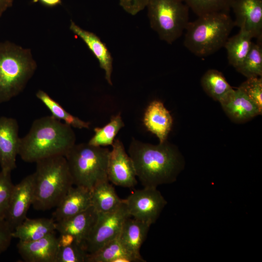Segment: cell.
<instances>
[{
	"mask_svg": "<svg viewBox=\"0 0 262 262\" xmlns=\"http://www.w3.org/2000/svg\"><path fill=\"white\" fill-rule=\"evenodd\" d=\"M14 0H0V17L9 8L12 6Z\"/></svg>",
	"mask_w": 262,
	"mask_h": 262,
	"instance_id": "36",
	"label": "cell"
},
{
	"mask_svg": "<svg viewBox=\"0 0 262 262\" xmlns=\"http://www.w3.org/2000/svg\"><path fill=\"white\" fill-rule=\"evenodd\" d=\"M231 9L235 15V26L262 40V0H233Z\"/></svg>",
	"mask_w": 262,
	"mask_h": 262,
	"instance_id": "13",
	"label": "cell"
},
{
	"mask_svg": "<svg viewBox=\"0 0 262 262\" xmlns=\"http://www.w3.org/2000/svg\"><path fill=\"white\" fill-rule=\"evenodd\" d=\"M128 154L144 187L157 188L174 182L183 166L179 151L166 141L154 145L132 138Z\"/></svg>",
	"mask_w": 262,
	"mask_h": 262,
	"instance_id": "1",
	"label": "cell"
},
{
	"mask_svg": "<svg viewBox=\"0 0 262 262\" xmlns=\"http://www.w3.org/2000/svg\"><path fill=\"white\" fill-rule=\"evenodd\" d=\"M125 126L120 113L111 116L109 122L104 126L95 128L94 135L88 143L97 147L112 146L119 131Z\"/></svg>",
	"mask_w": 262,
	"mask_h": 262,
	"instance_id": "27",
	"label": "cell"
},
{
	"mask_svg": "<svg viewBox=\"0 0 262 262\" xmlns=\"http://www.w3.org/2000/svg\"><path fill=\"white\" fill-rule=\"evenodd\" d=\"M32 206L37 211L56 207L74 185L66 157L54 156L36 162Z\"/></svg>",
	"mask_w": 262,
	"mask_h": 262,
	"instance_id": "3",
	"label": "cell"
},
{
	"mask_svg": "<svg viewBox=\"0 0 262 262\" xmlns=\"http://www.w3.org/2000/svg\"><path fill=\"white\" fill-rule=\"evenodd\" d=\"M36 98L39 99L49 109L55 118L63 121V122L71 127L82 129H89V122L84 121L78 117L69 113L58 102L52 98L49 94L42 90L36 93Z\"/></svg>",
	"mask_w": 262,
	"mask_h": 262,
	"instance_id": "25",
	"label": "cell"
},
{
	"mask_svg": "<svg viewBox=\"0 0 262 262\" xmlns=\"http://www.w3.org/2000/svg\"><path fill=\"white\" fill-rule=\"evenodd\" d=\"M72 127L52 115L35 119L28 132L20 139L18 155L27 163L46 158L65 156L76 144Z\"/></svg>",
	"mask_w": 262,
	"mask_h": 262,
	"instance_id": "2",
	"label": "cell"
},
{
	"mask_svg": "<svg viewBox=\"0 0 262 262\" xmlns=\"http://www.w3.org/2000/svg\"><path fill=\"white\" fill-rule=\"evenodd\" d=\"M252 42L250 49L241 64L236 68L246 78L262 77V40Z\"/></svg>",
	"mask_w": 262,
	"mask_h": 262,
	"instance_id": "28",
	"label": "cell"
},
{
	"mask_svg": "<svg viewBox=\"0 0 262 262\" xmlns=\"http://www.w3.org/2000/svg\"><path fill=\"white\" fill-rule=\"evenodd\" d=\"M87 254L82 246L75 243L59 247L55 262H86Z\"/></svg>",
	"mask_w": 262,
	"mask_h": 262,
	"instance_id": "32",
	"label": "cell"
},
{
	"mask_svg": "<svg viewBox=\"0 0 262 262\" xmlns=\"http://www.w3.org/2000/svg\"><path fill=\"white\" fill-rule=\"evenodd\" d=\"M36 68L30 49L9 41L0 42V104L22 92Z\"/></svg>",
	"mask_w": 262,
	"mask_h": 262,
	"instance_id": "4",
	"label": "cell"
},
{
	"mask_svg": "<svg viewBox=\"0 0 262 262\" xmlns=\"http://www.w3.org/2000/svg\"><path fill=\"white\" fill-rule=\"evenodd\" d=\"M110 150L107 176L114 184L126 188H132L137 183L133 162L125 150L123 143L115 139Z\"/></svg>",
	"mask_w": 262,
	"mask_h": 262,
	"instance_id": "10",
	"label": "cell"
},
{
	"mask_svg": "<svg viewBox=\"0 0 262 262\" xmlns=\"http://www.w3.org/2000/svg\"><path fill=\"white\" fill-rule=\"evenodd\" d=\"M143 122L147 130L155 134L159 143L162 144L166 141L171 130L173 118L164 104L160 100H154L146 108Z\"/></svg>",
	"mask_w": 262,
	"mask_h": 262,
	"instance_id": "19",
	"label": "cell"
},
{
	"mask_svg": "<svg viewBox=\"0 0 262 262\" xmlns=\"http://www.w3.org/2000/svg\"><path fill=\"white\" fill-rule=\"evenodd\" d=\"M34 195L33 173L14 185L5 220L13 231L27 217Z\"/></svg>",
	"mask_w": 262,
	"mask_h": 262,
	"instance_id": "11",
	"label": "cell"
},
{
	"mask_svg": "<svg viewBox=\"0 0 262 262\" xmlns=\"http://www.w3.org/2000/svg\"><path fill=\"white\" fill-rule=\"evenodd\" d=\"M130 216L124 202L113 212L98 213L95 223L84 243L86 252L93 253L116 238L125 221Z\"/></svg>",
	"mask_w": 262,
	"mask_h": 262,
	"instance_id": "8",
	"label": "cell"
},
{
	"mask_svg": "<svg viewBox=\"0 0 262 262\" xmlns=\"http://www.w3.org/2000/svg\"><path fill=\"white\" fill-rule=\"evenodd\" d=\"M92 206L91 190L80 186H72L52 213L55 222L61 221L79 214Z\"/></svg>",
	"mask_w": 262,
	"mask_h": 262,
	"instance_id": "16",
	"label": "cell"
},
{
	"mask_svg": "<svg viewBox=\"0 0 262 262\" xmlns=\"http://www.w3.org/2000/svg\"><path fill=\"white\" fill-rule=\"evenodd\" d=\"M56 222L52 218L26 219L12 232L13 238L18 241H33L55 232Z\"/></svg>",
	"mask_w": 262,
	"mask_h": 262,
	"instance_id": "21",
	"label": "cell"
},
{
	"mask_svg": "<svg viewBox=\"0 0 262 262\" xmlns=\"http://www.w3.org/2000/svg\"><path fill=\"white\" fill-rule=\"evenodd\" d=\"M92 206L97 213H107L117 209L123 200L117 196L108 180L97 183L91 190Z\"/></svg>",
	"mask_w": 262,
	"mask_h": 262,
	"instance_id": "22",
	"label": "cell"
},
{
	"mask_svg": "<svg viewBox=\"0 0 262 262\" xmlns=\"http://www.w3.org/2000/svg\"><path fill=\"white\" fill-rule=\"evenodd\" d=\"M219 102L228 116L236 123L247 121L262 113L239 88H232Z\"/></svg>",
	"mask_w": 262,
	"mask_h": 262,
	"instance_id": "15",
	"label": "cell"
},
{
	"mask_svg": "<svg viewBox=\"0 0 262 262\" xmlns=\"http://www.w3.org/2000/svg\"><path fill=\"white\" fill-rule=\"evenodd\" d=\"M70 30L85 43L98 62L100 67L105 72V78L109 84L113 85L111 79L113 69V59L106 46L100 38L93 32L85 30L71 20Z\"/></svg>",
	"mask_w": 262,
	"mask_h": 262,
	"instance_id": "17",
	"label": "cell"
},
{
	"mask_svg": "<svg viewBox=\"0 0 262 262\" xmlns=\"http://www.w3.org/2000/svg\"><path fill=\"white\" fill-rule=\"evenodd\" d=\"M11 173L3 170L0 172V219H5L14 186Z\"/></svg>",
	"mask_w": 262,
	"mask_h": 262,
	"instance_id": "30",
	"label": "cell"
},
{
	"mask_svg": "<svg viewBox=\"0 0 262 262\" xmlns=\"http://www.w3.org/2000/svg\"><path fill=\"white\" fill-rule=\"evenodd\" d=\"M258 107L262 112V78L254 77L247 78L238 87Z\"/></svg>",
	"mask_w": 262,
	"mask_h": 262,
	"instance_id": "31",
	"label": "cell"
},
{
	"mask_svg": "<svg viewBox=\"0 0 262 262\" xmlns=\"http://www.w3.org/2000/svg\"><path fill=\"white\" fill-rule=\"evenodd\" d=\"M131 217L151 225L156 222L167 201L156 187H144L123 199Z\"/></svg>",
	"mask_w": 262,
	"mask_h": 262,
	"instance_id": "9",
	"label": "cell"
},
{
	"mask_svg": "<svg viewBox=\"0 0 262 262\" xmlns=\"http://www.w3.org/2000/svg\"><path fill=\"white\" fill-rule=\"evenodd\" d=\"M110 150L88 143L75 144L66 154L73 184L91 190L98 182L108 180Z\"/></svg>",
	"mask_w": 262,
	"mask_h": 262,
	"instance_id": "6",
	"label": "cell"
},
{
	"mask_svg": "<svg viewBox=\"0 0 262 262\" xmlns=\"http://www.w3.org/2000/svg\"><path fill=\"white\" fill-rule=\"evenodd\" d=\"M146 8L151 28L169 44L181 36L189 22V8L181 0H149Z\"/></svg>",
	"mask_w": 262,
	"mask_h": 262,
	"instance_id": "7",
	"label": "cell"
},
{
	"mask_svg": "<svg viewBox=\"0 0 262 262\" xmlns=\"http://www.w3.org/2000/svg\"><path fill=\"white\" fill-rule=\"evenodd\" d=\"M198 16L216 13H229L233 0H181Z\"/></svg>",
	"mask_w": 262,
	"mask_h": 262,
	"instance_id": "29",
	"label": "cell"
},
{
	"mask_svg": "<svg viewBox=\"0 0 262 262\" xmlns=\"http://www.w3.org/2000/svg\"><path fill=\"white\" fill-rule=\"evenodd\" d=\"M16 246L26 262H55L59 248L55 232L35 241H18Z\"/></svg>",
	"mask_w": 262,
	"mask_h": 262,
	"instance_id": "14",
	"label": "cell"
},
{
	"mask_svg": "<svg viewBox=\"0 0 262 262\" xmlns=\"http://www.w3.org/2000/svg\"><path fill=\"white\" fill-rule=\"evenodd\" d=\"M149 0H119V5L127 13L135 16L146 7Z\"/></svg>",
	"mask_w": 262,
	"mask_h": 262,
	"instance_id": "34",
	"label": "cell"
},
{
	"mask_svg": "<svg viewBox=\"0 0 262 262\" xmlns=\"http://www.w3.org/2000/svg\"><path fill=\"white\" fill-rule=\"evenodd\" d=\"M150 225L129 217L125 221L118 236L124 247L132 255L146 262L140 253L141 246L146 240Z\"/></svg>",
	"mask_w": 262,
	"mask_h": 262,
	"instance_id": "20",
	"label": "cell"
},
{
	"mask_svg": "<svg viewBox=\"0 0 262 262\" xmlns=\"http://www.w3.org/2000/svg\"><path fill=\"white\" fill-rule=\"evenodd\" d=\"M201 84L205 93L218 101L232 89L222 73L213 69H209L204 74Z\"/></svg>",
	"mask_w": 262,
	"mask_h": 262,
	"instance_id": "26",
	"label": "cell"
},
{
	"mask_svg": "<svg viewBox=\"0 0 262 262\" xmlns=\"http://www.w3.org/2000/svg\"><path fill=\"white\" fill-rule=\"evenodd\" d=\"M121 258H130L134 262H143L124 247L118 236L95 252L88 254L86 262H115Z\"/></svg>",
	"mask_w": 262,
	"mask_h": 262,
	"instance_id": "24",
	"label": "cell"
},
{
	"mask_svg": "<svg viewBox=\"0 0 262 262\" xmlns=\"http://www.w3.org/2000/svg\"><path fill=\"white\" fill-rule=\"evenodd\" d=\"M17 120L6 116L0 117V166L1 170L12 172L16 167L20 139Z\"/></svg>",
	"mask_w": 262,
	"mask_h": 262,
	"instance_id": "12",
	"label": "cell"
},
{
	"mask_svg": "<svg viewBox=\"0 0 262 262\" xmlns=\"http://www.w3.org/2000/svg\"><path fill=\"white\" fill-rule=\"evenodd\" d=\"M13 230L5 219H0V254L10 246Z\"/></svg>",
	"mask_w": 262,
	"mask_h": 262,
	"instance_id": "33",
	"label": "cell"
},
{
	"mask_svg": "<svg viewBox=\"0 0 262 262\" xmlns=\"http://www.w3.org/2000/svg\"><path fill=\"white\" fill-rule=\"evenodd\" d=\"M235 26L229 13L216 12L198 16L188 23L184 45L198 57H206L224 47Z\"/></svg>",
	"mask_w": 262,
	"mask_h": 262,
	"instance_id": "5",
	"label": "cell"
},
{
	"mask_svg": "<svg viewBox=\"0 0 262 262\" xmlns=\"http://www.w3.org/2000/svg\"><path fill=\"white\" fill-rule=\"evenodd\" d=\"M36 1L48 7H53L62 3V0H36Z\"/></svg>",
	"mask_w": 262,
	"mask_h": 262,
	"instance_id": "37",
	"label": "cell"
},
{
	"mask_svg": "<svg viewBox=\"0 0 262 262\" xmlns=\"http://www.w3.org/2000/svg\"><path fill=\"white\" fill-rule=\"evenodd\" d=\"M58 238V243L59 247H66L76 243L75 238L73 235L69 233H60Z\"/></svg>",
	"mask_w": 262,
	"mask_h": 262,
	"instance_id": "35",
	"label": "cell"
},
{
	"mask_svg": "<svg viewBox=\"0 0 262 262\" xmlns=\"http://www.w3.org/2000/svg\"><path fill=\"white\" fill-rule=\"evenodd\" d=\"M98 216L92 206L85 211L66 219L56 222V230L60 233H69L75 238L76 243L84 248L85 242Z\"/></svg>",
	"mask_w": 262,
	"mask_h": 262,
	"instance_id": "18",
	"label": "cell"
},
{
	"mask_svg": "<svg viewBox=\"0 0 262 262\" xmlns=\"http://www.w3.org/2000/svg\"><path fill=\"white\" fill-rule=\"evenodd\" d=\"M252 38L249 33L240 30L237 34L227 40L224 47L227 51L229 63L234 68H237L248 54Z\"/></svg>",
	"mask_w": 262,
	"mask_h": 262,
	"instance_id": "23",
	"label": "cell"
}]
</instances>
